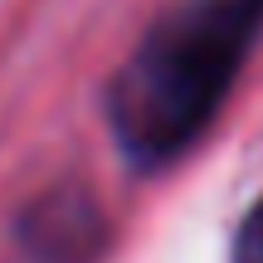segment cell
I'll return each mask as SVG.
<instances>
[{
	"label": "cell",
	"mask_w": 263,
	"mask_h": 263,
	"mask_svg": "<svg viewBox=\"0 0 263 263\" xmlns=\"http://www.w3.org/2000/svg\"><path fill=\"white\" fill-rule=\"evenodd\" d=\"M263 29V0H176L112 83L117 141L141 161L180 156L229 98Z\"/></svg>",
	"instance_id": "6da1fadb"
},
{
	"label": "cell",
	"mask_w": 263,
	"mask_h": 263,
	"mask_svg": "<svg viewBox=\"0 0 263 263\" xmlns=\"http://www.w3.org/2000/svg\"><path fill=\"white\" fill-rule=\"evenodd\" d=\"M234 263H263V200L249 210V219L234 234Z\"/></svg>",
	"instance_id": "3957f363"
},
{
	"label": "cell",
	"mask_w": 263,
	"mask_h": 263,
	"mask_svg": "<svg viewBox=\"0 0 263 263\" xmlns=\"http://www.w3.org/2000/svg\"><path fill=\"white\" fill-rule=\"evenodd\" d=\"M20 249L34 263H98L107 249V215L88 185H49L20 215Z\"/></svg>",
	"instance_id": "7a4b0ae2"
}]
</instances>
